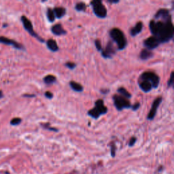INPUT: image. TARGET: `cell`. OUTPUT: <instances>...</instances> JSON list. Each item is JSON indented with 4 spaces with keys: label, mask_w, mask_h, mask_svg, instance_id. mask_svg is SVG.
Listing matches in <instances>:
<instances>
[{
    "label": "cell",
    "mask_w": 174,
    "mask_h": 174,
    "mask_svg": "<svg viewBox=\"0 0 174 174\" xmlns=\"http://www.w3.org/2000/svg\"><path fill=\"white\" fill-rule=\"evenodd\" d=\"M112 39L116 44L117 49L120 51L124 50L127 46V39L124 33L118 28H113L110 32Z\"/></svg>",
    "instance_id": "cell-2"
},
{
    "label": "cell",
    "mask_w": 174,
    "mask_h": 174,
    "mask_svg": "<svg viewBox=\"0 0 174 174\" xmlns=\"http://www.w3.org/2000/svg\"><path fill=\"white\" fill-rule=\"evenodd\" d=\"M143 27H144L143 23L142 21H139L138 23H136V25L133 28L131 29L130 35L132 37H135L136 35H137L142 32V31L143 30Z\"/></svg>",
    "instance_id": "cell-14"
},
{
    "label": "cell",
    "mask_w": 174,
    "mask_h": 174,
    "mask_svg": "<svg viewBox=\"0 0 174 174\" xmlns=\"http://www.w3.org/2000/svg\"><path fill=\"white\" fill-rule=\"evenodd\" d=\"M7 26H8V24H3V27H7Z\"/></svg>",
    "instance_id": "cell-36"
},
{
    "label": "cell",
    "mask_w": 174,
    "mask_h": 174,
    "mask_svg": "<svg viewBox=\"0 0 174 174\" xmlns=\"http://www.w3.org/2000/svg\"><path fill=\"white\" fill-rule=\"evenodd\" d=\"M52 33L55 35L60 36L65 35L67 33V31L63 29V26L61 24H56V25H53L51 29Z\"/></svg>",
    "instance_id": "cell-13"
},
{
    "label": "cell",
    "mask_w": 174,
    "mask_h": 174,
    "mask_svg": "<svg viewBox=\"0 0 174 174\" xmlns=\"http://www.w3.org/2000/svg\"><path fill=\"white\" fill-rule=\"evenodd\" d=\"M65 66L70 70H74L76 67V64L73 62H67L66 63H65Z\"/></svg>",
    "instance_id": "cell-27"
},
{
    "label": "cell",
    "mask_w": 174,
    "mask_h": 174,
    "mask_svg": "<svg viewBox=\"0 0 174 174\" xmlns=\"http://www.w3.org/2000/svg\"><path fill=\"white\" fill-rule=\"evenodd\" d=\"M139 80H146L152 84V88L156 89L158 87L160 83V77L157 74L153 72H145L140 75Z\"/></svg>",
    "instance_id": "cell-5"
},
{
    "label": "cell",
    "mask_w": 174,
    "mask_h": 174,
    "mask_svg": "<svg viewBox=\"0 0 174 174\" xmlns=\"http://www.w3.org/2000/svg\"><path fill=\"white\" fill-rule=\"evenodd\" d=\"M91 5L92 6L93 11L96 16L100 18H104L107 16L108 11L106 7L102 3V1L100 0H94L91 1Z\"/></svg>",
    "instance_id": "cell-4"
},
{
    "label": "cell",
    "mask_w": 174,
    "mask_h": 174,
    "mask_svg": "<svg viewBox=\"0 0 174 174\" xmlns=\"http://www.w3.org/2000/svg\"><path fill=\"white\" fill-rule=\"evenodd\" d=\"M108 2L110 3H119V1H118V0H117V1H110V0H109Z\"/></svg>",
    "instance_id": "cell-34"
},
{
    "label": "cell",
    "mask_w": 174,
    "mask_h": 174,
    "mask_svg": "<svg viewBox=\"0 0 174 174\" xmlns=\"http://www.w3.org/2000/svg\"><path fill=\"white\" fill-rule=\"evenodd\" d=\"M136 140H137V139H136V137H133L131 138L130 139V142L129 143V146H133L135 144V143L136 142Z\"/></svg>",
    "instance_id": "cell-31"
},
{
    "label": "cell",
    "mask_w": 174,
    "mask_h": 174,
    "mask_svg": "<svg viewBox=\"0 0 174 174\" xmlns=\"http://www.w3.org/2000/svg\"><path fill=\"white\" fill-rule=\"evenodd\" d=\"M160 44H161V42H159V40L154 36H150L144 41V46H145L146 49H148L150 51L155 49Z\"/></svg>",
    "instance_id": "cell-11"
},
{
    "label": "cell",
    "mask_w": 174,
    "mask_h": 174,
    "mask_svg": "<svg viewBox=\"0 0 174 174\" xmlns=\"http://www.w3.org/2000/svg\"><path fill=\"white\" fill-rule=\"evenodd\" d=\"M46 46H47L48 49L52 52H57L59 50L56 42L53 39H48L46 42Z\"/></svg>",
    "instance_id": "cell-18"
},
{
    "label": "cell",
    "mask_w": 174,
    "mask_h": 174,
    "mask_svg": "<svg viewBox=\"0 0 174 174\" xmlns=\"http://www.w3.org/2000/svg\"><path fill=\"white\" fill-rule=\"evenodd\" d=\"M152 36L156 37L161 44L172 40L174 35V27L171 18L167 19L152 20L149 24Z\"/></svg>",
    "instance_id": "cell-1"
},
{
    "label": "cell",
    "mask_w": 174,
    "mask_h": 174,
    "mask_svg": "<svg viewBox=\"0 0 174 174\" xmlns=\"http://www.w3.org/2000/svg\"><path fill=\"white\" fill-rule=\"evenodd\" d=\"M44 96H45L47 99H52L53 98V94L51 92H50V91H46L45 93H44Z\"/></svg>",
    "instance_id": "cell-29"
},
{
    "label": "cell",
    "mask_w": 174,
    "mask_h": 174,
    "mask_svg": "<svg viewBox=\"0 0 174 174\" xmlns=\"http://www.w3.org/2000/svg\"><path fill=\"white\" fill-rule=\"evenodd\" d=\"M173 85V72H171V76H170L169 80L167 82V87L170 88Z\"/></svg>",
    "instance_id": "cell-28"
},
{
    "label": "cell",
    "mask_w": 174,
    "mask_h": 174,
    "mask_svg": "<svg viewBox=\"0 0 174 174\" xmlns=\"http://www.w3.org/2000/svg\"><path fill=\"white\" fill-rule=\"evenodd\" d=\"M20 20H21L22 23H23L24 29H25L31 35L35 37V38L37 39V40H39L40 42H45V40H44L42 37H40V36L33 30V27L32 22H31V20H29V18H27V17L23 15V16H22L21 18H20Z\"/></svg>",
    "instance_id": "cell-6"
},
{
    "label": "cell",
    "mask_w": 174,
    "mask_h": 174,
    "mask_svg": "<svg viewBox=\"0 0 174 174\" xmlns=\"http://www.w3.org/2000/svg\"><path fill=\"white\" fill-rule=\"evenodd\" d=\"M23 97H27V98H33L35 97V95L34 94H25L23 95Z\"/></svg>",
    "instance_id": "cell-32"
},
{
    "label": "cell",
    "mask_w": 174,
    "mask_h": 174,
    "mask_svg": "<svg viewBox=\"0 0 174 174\" xmlns=\"http://www.w3.org/2000/svg\"><path fill=\"white\" fill-rule=\"evenodd\" d=\"M22 122V119L20 118H12L10 121V125L12 126H16L20 125Z\"/></svg>",
    "instance_id": "cell-25"
},
{
    "label": "cell",
    "mask_w": 174,
    "mask_h": 174,
    "mask_svg": "<svg viewBox=\"0 0 174 174\" xmlns=\"http://www.w3.org/2000/svg\"><path fill=\"white\" fill-rule=\"evenodd\" d=\"M153 56H154V53L152 52V51H150V50L146 49H143L140 52V54H139V58L143 61L148 60L149 58H152Z\"/></svg>",
    "instance_id": "cell-16"
},
{
    "label": "cell",
    "mask_w": 174,
    "mask_h": 174,
    "mask_svg": "<svg viewBox=\"0 0 174 174\" xmlns=\"http://www.w3.org/2000/svg\"><path fill=\"white\" fill-rule=\"evenodd\" d=\"M116 49L114 46L113 42L112 41H109L108 42L106 49H103L101 51V55L105 58H111L113 55L116 54Z\"/></svg>",
    "instance_id": "cell-9"
},
{
    "label": "cell",
    "mask_w": 174,
    "mask_h": 174,
    "mask_svg": "<svg viewBox=\"0 0 174 174\" xmlns=\"http://www.w3.org/2000/svg\"><path fill=\"white\" fill-rule=\"evenodd\" d=\"M108 112V108L105 106L102 99H98L95 103V107L89 110L87 114L94 119H98L101 115L106 114Z\"/></svg>",
    "instance_id": "cell-3"
},
{
    "label": "cell",
    "mask_w": 174,
    "mask_h": 174,
    "mask_svg": "<svg viewBox=\"0 0 174 174\" xmlns=\"http://www.w3.org/2000/svg\"><path fill=\"white\" fill-rule=\"evenodd\" d=\"M95 45L96 49H97L98 51L101 52L103 49H102V46H101V42H100L99 39H95Z\"/></svg>",
    "instance_id": "cell-26"
},
{
    "label": "cell",
    "mask_w": 174,
    "mask_h": 174,
    "mask_svg": "<svg viewBox=\"0 0 174 174\" xmlns=\"http://www.w3.org/2000/svg\"><path fill=\"white\" fill-rule=\"evenodd\" d=\"M140 103H139V102L138 103H135V104L133 105V106H131V108H132V110H133V111H136V110H137L139 108V107H140Z\"/></svg>",
    "instance_id": "cell-30"
},
{
    "label": "cell",
    "mask_w": 174,
    "mask_h": 174,
    "mask_svg": "<svg viewBox=\"0 0 174 174\" xmlns=\"http://www.w3.org/2000/svg\"><path fill=\"white\" fill-rule=\"evenodd\" d=\"M163 101V98L162 97H156L154 101H153L152 104L151 109L150 110L148 114L147 119L149 120H152L156 116V112H157V110L160 105Z\"/></svg>",
    "instance_id": "cell-8"
},
{
    "label": "cell",
    "mask_w": 174,
    "mask_h": 174,
    "mask_svg": "<svg viewBox=\"0 0 174 174\" xmlns=\"http://www.w3.org/2000/svg\"><path fill=\"white\" fill-rule=\"evenodd\" d=\"M117 92L118 93L121 95V96H123V97H125L126 99H130V98H131L132 95L130 94V93H129L128 91L126 89H125L124 87H119L118 89V90H117Z\"/></svg>",
    "instance_id": "cell-20"
},
{
    "label": "cell",
    "mask_w": 174,
    "mask_h": 174,
    "mask_svg": "<svg viewBox=\"0 0 174 174\" xmlns=\"http://www.w3.org/2000/svg\"><path fill=\"white\" fill-rule=\"evenodd\" d=\"M112 99L114 101V105L118 111H122L123 109H128L131 107V104L129 99H126L123 96L114 95H113Z\"/></svg>",
    "instance_id": "cell-7"
},
{
    "label": "cell",
    "mask_w": 174,
    "mask_h": 174,
    "mask_svg": "<svg viewBox=\"0 0 174 174\" xmlns=\"http://www.w3.org/2000/svg\"><path fill=\"white\" fill-rule=\"evenodd\" d=\"M87 8V5L84 2L77 3L75 6V9L78 12H84Z\"/></svg>",
    "instance_id": "cell-23"
},
{
    "label": "cell",
    "mask_w": 174,
    "mask_h": 174,
    "mask_svg": "<svg viewBox=\"0 0 174 174\" xmlns=\"http://www.w3.org/2000/svg\"><path fill=\"white\" fill-rule=\"evenodd\" d=\"M3 97V94L2 93V91H0V99H1V98Z\"/></svg>",
    "instance_id": "cell-35"
},
{
    "label": "cell",
    "mask_w": 174,
    "mask_h": 174,
    "mask_svg": "<svg viewBox=\"0 0 174 174\" xmlns=\"http://www.w3.org/2000/svg\"><path fill=\"white\" fill-rule=\"evenodd\" d=\"M41 127H43L44 129H47V130H49V131H55V132L58 131V130L57 129L54 128V127H52L51 124H50V123L41 124Z\"/></svg>",
    "instance_id": "cell-24"
},
{
    "label": "cell",
    "mask_w": 174,
    "mask_h": 174,
    "mask_svg": "<svg viewBox=\"0 0 174 174\" xmlns=\"http://www.w3.org/2000/svg\"><path fill=\"white\" fill-rule=\"evenodd\" d=\"M43 81L46 84H52L56 82V77L53 75H47L44 77Z\"/></svg>",
    "instance_id": "cell-21"
},
{
    "label": "cell",
    "mask_w": 174,
    "mask_h": 174,
    "mask_svg": "<svg viewBox=\"0 0 174 174\" xmlns=\"http://www.w3.org/2000/svg\"><path fill=\"white\" fill-rule=\"evenodd\" d=\"M69 84H70V87L72 90L76 91V92L81 93L84 90L83 87H82L80 84L77 83V82H75V81H70Z\"/></svg>",
    "instance_id": "cell-19"
},
{
    "label": "cell",
    "mask_w": 174,
    "mask_h": 174,
    "mask_svg": "<svg viewBox=\"0 0 174 174\" xmlns=\"http://www.w3.org/2000/svg\"><path fill=\"white\" fill-rule=\"evenodd\" d=\"M53 10L54 12L55 18H61L66 14V10L63 7H55Z\"/></svg>",
    "instance_id": "cell-17"
},
{
    "label": "cell",
    "mask_w": 174,
    "mask_h": 174,
    "mask_svg": "<svg viewBox=\"0 0 174 174\" xmlns=\"http://www.w3.org/2000/svg\"><path fill=\"white\" fill-rule=\"evenodd\" d=\"M46 16H47L48 20H49V22H51V23L54 22L55 19H56L54 12H53V9H51V8H48L47 12H46Z\"/></svg>",
    "instance_id": "cell-22"
},
{
    "label": "cell",
    "mask_w": 174,
    "mask_h": 174,
    "mask_svg": "<svg viewBox=\"0 0 174 174\" xmlns=\"http://www.w3.org/2000/svg\"><path fill=\"white\" fill-rule=\"evenodd\" d=\"M100 92L102 94H107L110 92V90H108V89H102V90L100 91Z\"/></svg>",
    "instance_id": "cell-33"
},
{
    "label": "cell",
    "mask_w": 174,
    "mask_h": 174,
    "mask_svg": "<svg viewBox=\"0 0 174 174\" xmlns=\"http://www.w3.org/2000/svg\"><path fill=\"white\" fill-rule=\"evenodd\" d=\"M139 87L145 93H148L153 89L152 84L146 80H139L138 82Z\"/></svg>",
    "instance_id": "cell-15"
},
{
    "label": "cell",
    "mask_w": 174,
    "mask_h": 174,
    "mask_svg": "<svg viewBox=\"0 0 174 174\" xmlns=\"http://www.w3.org/2000/svg\"><path fill=\"white\" fill-rule=\"evenodd\" d=\"M169 18H171L169 10L165 8L158 10L154 15L155 19H167Z\"/></svg>",
    "instance_id": "cell-12"
},
{
    "label": "cell",
    "mask_w": 174,
    "mask_h": 174,
    "mask_svg": "<svg viewBox=\"0 0 174 174\" xmlns=\"http://www.w3.org/2000/svg\"><path fill=\"white\" fill-rule=\"evenodd\" d=\"M0 43L6 45L12 46V47L15 48L17 50H22V51H25V49L23 45H22L20 43L16 42V41L13 40V39H9L8 37H3V36H0Z\"/></svg>",
    "instance_id": "cell-10"
}]
</instances>
